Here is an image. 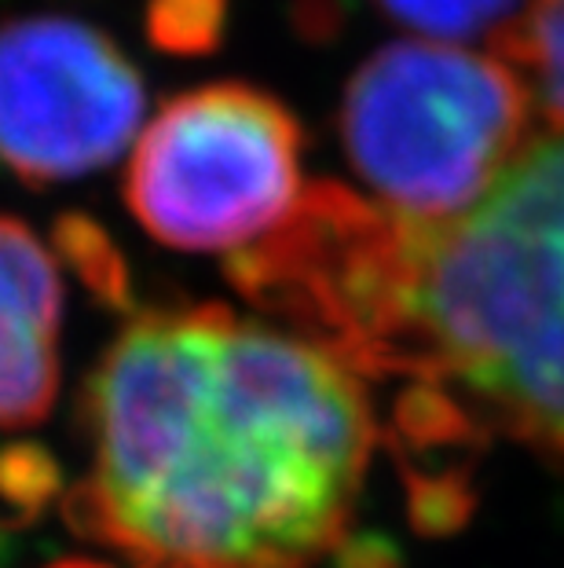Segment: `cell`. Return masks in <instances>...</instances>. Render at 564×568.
Wrapping results in <instances>:
<instances>
[{"label":"cell","mask_w":564,"mask_h":568,"mask_svg":"<svg viewBox=\"0 0 564 568\" xmlns=\"http://www.w3.org/2000/svg\"><path fill=\"white\" fill-rule=\"evenodd\" d=\"M81 429L66 521L132 568H311L341 547L378 437L356 371L224 305L132 316Z\"/></svg>","instance_id":"obj_1"},{"label":"cell","mask_w":564,"mask_h":568,"mask_svg":"<svg viewBox=\"0 0 564 568\" xmlns=\"http://www.w3.org/2000/svg\"><path fill=\"white\" fill-rule=\"evenodd\" d=\"M224 27V0H151V33L170 52H206Z\"/></svg>","instance_id":"obj_10"},{"label":"cell","mask_w":564,"mask_h":568,"mask_svg":"<svg viewBox=\"0 0 564 568\" xmlns=\"http://www.w3.org/2000/svg\"><path fill=\"white\" fill-rule=\"evenodd\" d=\"M140 70L103 30L70 16L0 27V165L63 184L111 165L143 125Z\"/></svg>","instance_id":"obj_5"},{"label":"cell","mask_w":564,"mask_h":568,"mask_svg":"<svg viewBox=\"0 0 564 568\" xmlns=\"http://www.w3.org/2000/svg\"><path fill=\"white\" fill-rule=\"evenodd\" d=\"M52 568H103V565H95V561H59Z\"/></svg>","instance_id":"obj_12"},{"label":"cell","mask_w":564,"mask_h":568,"mask_svg":"<svg viewBox=\"0 0 564 568\" xmlns=\"http://www.w3.org/2000/svg\"><path fill=\"white\" fill-rule=\"evenodd\" d=\"M386 374L564 463V129L454 221H407Z\"/></svg>","instance_id":"obj_2"},{"label":"cell","mask_w":564,"mask_h":568,"mask_svg":"<svg viewBox=\"0 0 564 568\" xmlns=\"http://www.w3.org/2000/svg\"><path fill=\"white\" fill-rule=\"evenodd\" d=\"M532 103L521 70L502 55L400 41L352 74L338 132L389 213L443 224L473 210L524 151Z\"/></svg>","instance_id":"obj_3"},{"label":"cell","mask_w":564,"mask_h":568,"mask_svg":"<svg viewBox=\"0 0 564 568\" xmlns=\"http://www.w3.org/2000/svg\"><path fill=\"white\" fill-rule=\"evenodd\" d=\"M495 48L521 70L543 114L564 129V0H527L495 38Z\"/></svg>","instance_id":"obj_8"},{"label":"cell","mask_w":564,"mask_h":568,"mask_svg":"<svg viewBox=\"0 0 564 568\" xmlns=\"http://www.w3.org/2000/svg\"><path fill=\"white\" fill-rule=\"evenodd\" d=\"M338 568H400L392 542L381 536H359V539H341L338 547Z\"/></svg>","instance_id":"obj_11"},{"label":"cell","mask_w":564,"mask_h":568,"mask_svg":"<svg viewBox=\"0 0 564 568\" xmlns=\"http://www.w3.org/2000/svg\"><path fill=\"white\" fill-rule=\"evenodd\" d=\"M381 16L437 41L488 33L491 41L524 11V0H375Z\"/></svg>","instance_id":"obj_9"},{"label":"cell","mask_w":564,"mask_h":568,"mask_svg":"<svg viewBox=\"0 0 564 568\" xmlns=\"http://www.w3.org/2000/svg\"><path fill=\"white\" fill-rule=\"evenodd\" d=\"M63 275L38 232L0 216V429L48 418L59 396Z\"/></svg>","instance_id":"obj_6"},{"label":"cell","mask_w":564,"mask_h":568,"mask_svg":"<svg viewBox=\"0 0 564 568\" xmlns=\"http://www.w3.org/2000/svg\"><path fill=\"white\" fill-rule=\"evenodd\" d=\"M484 426L440 385L414 382L392 410V452L407 480V510L425 536H451L470 521L473 458Z\"/></svg>","instance_id":"obj_7"},{"label":"cell","mask_w":564,"mask_h":568,"mask_svg":"<svg viewBox=\"0 0 564 568\" xmlns=\"http://www.w3.org/2000/svg\"><path fill=\"white\" fill-rule=\"evenodd\" d=\"M305 132L275 95L224 81L176 95L132 143L125 202L162 246L238 253L305 195Z\"/></svg>","instance_id":"obj_4"}]
</instances>
